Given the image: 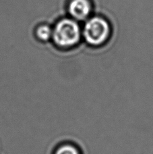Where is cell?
I'll return each instance as SVG.
<instances>
[{"instance_id": "7a4b0ae2", "label": "cell", "mask_w": 153, "mask_h": 154, "mask_svg": "<svg viewBox=\"0 0 153 154\" xmlns=\"http://www.w3.org/2000/svg\"><path fill=\"white\" fill-rule=\"evenodd\" d=\"M111 33V27L107 20L99 16L87 20L83 29V37L89 45L99 46L105 43Z\"/></svg>"}, {"instance_id": "5b68a950", "label": "cell", "mask_w": 153, "mask_h": 154, "mask_svg": "<svg viewBox=\"0 0 153 154\" xmlns=\"http://www.w3.org/2000/svg\"><path fill=\"white\" fill-rule=\"evenodd\" d=\"M56 154H80L78 149L74 146L65 145L62 146L57 150Z\"/></svg>"}, {"instance_id": "3957f363", "label": "cell", "mask_w": 153, "mask_h": 154, "mask_svg": "<svg viewBox=\"0 0 153 154\" xmlns=\"http://www.w3.org/2000/svg\"><path fill=\"white\" fill-rule=\"evenodd\" d=\"M92 4L90 0H71L68 11L71 16L76 20H84L92 12Z\"/></svg>"}, {"instance_id": "277c9868", "label": "cell", "mask_w": 153, "mask_h": 154, "mask_svg": "<svg viewBox=\"0 0 153 154\" xmlns=\"http://www.w3.org/2000/svg\"><path fill=\"white\" fill-rule=\"evenodd\" d=\"M51 29L48 25H40L38 27L36 31L37 37L42 41H48L52 37Z\"/></svg>"}, {"instance_id": "6da1fadb", "label": "cell", "mask_w": 153, "mask_h": 154, "mask_svg": "<svg viewBox=\"0 0 153 154\" xmlns=\"http://www.w3.org/2000/svg\"><path fill=\"white\" fill-rule=\"evenodd\" d=\"M55 43L62 48H71L80 40L81 31L76 21L64 18L57 22L52 32Z\"/></svg>"}]
</instances>
